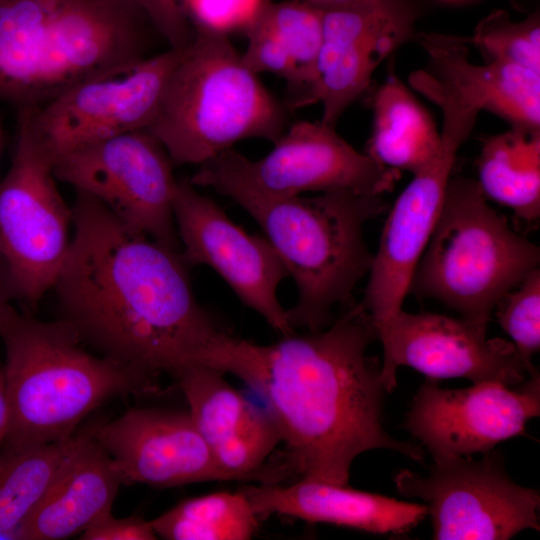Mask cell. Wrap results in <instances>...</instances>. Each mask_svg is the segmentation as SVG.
<instances>
[{
  "label": "cell",
  "mask_w": 540,
  "mask_h": 540,
  "mask_svg": "<svg viewBox=\"0 0 540 540\" xmlns=\"http://www.w3.org/2000/svg\"><path fill=\"white\" fill-rule=\"evenodd\" d=\"M441 112L437 155L413 175L382 229L361 302L374 321L385 320L402 309L414 269L440 217L457 153L478 117L476 112L458 106Z\"/></svg>",
  "instance_id": "4fadbf2b"
},
{
  "label": "cell",
  "mask_w": 540,
  "mask_h": 540,
  "mask_svg": "<svg viewBox=\"0 0 540 540\" xmlns=\"http://www.w3.org/2000/svg\"><path fill=\"white\" fill-rule=\"evenodd\" d=\"M321 14L315 81L293 109L321 103L320 122L335 128L378 66L416 36V11L408 0H365Z\"/></svg>",
  "instance_id": "e0dca14e"
},
{
  "label": "cell",
  "mask_w": 540,
  "mask_h": 540,
  "mask_svg": "<svg viewBox=\"0 0 540 540\" xmlns=\"http://www.w3.org/2000/svg\"><path fill=\"white\" fill-rule=\"evenodd\" d=\"M55 180L51 161L17 114L12 163L0 180V254L19 301L30 308L52 290L72 239V207Z\"/></svg>",
  "instance_id": "ba28073f"
},
{
  "label": "cell",
  "mask_w": 540,
  "mask_h": 540,
  "mask_svg": "<svg viewBox=\"0 0 540 540\" xmlns=\"http://www.w3.org/2000/svg\"><path fill=\"white\" fill-rule=\"evenodd\" d=\"M241 490L259 517L285 515L375 534L407 533L428 516L424 504L305 478L285 486L264 483Z\"/></svg>",
  "instance_id": "44dd1931"
},
{
  "label": "cell",
  "mask_w": 540,
  "mask_h": 540,
  "mask_svg": "<svg viewBox=\"0 0 540 540\" xmlns=\"http://www.w3.org/2000/svg\"><path fill=\"white\" fill-rule=\"evenodd\" d=\"M2 147H3V129H2V124L0 120V157H1Z\"/></svg>",
  "instance_id": "d590c367"
},
{
  "label": "cell",
  "mask_w": 540,
  "mask_h": 540,
  "mask_svg": "<svg viewBox=\"0 0 540 540\" xmlns=\"http://www.w3.org/2000/svg\"><path fill=\"white\" fill-rule=\"evenodd\" d=\"M224 374L211 366L193 364L174 375L188 413L217 465L230 481H270L286 474L283 468L262 470L282 442L275 420L267 409L257 407L231 386Z\"/></svg>",
  "instance_id": "d6986e66"
},
{
  "label": "cell",
  "mask_w": 540,
  "mask_h": 540,
  "mask_svg": "<svg viewBox=\"0 0 540 540\" xmlns=\"http://www.w3.org/2000/svg\"><path fill=\"white\" fill-rule=\"evenodd\" d=\"M330 325L258 345L234 336L226 372L257 390L267 403L301 478L348 485L353 461L389 449L422 462L420 445L398 441L383 428L387 393L377 357L373 319L351 300Z\"/></svg>",
  "instance_id": "7a4b0ae2"
},
{
  "label": "cell",
  "mask_w": 540,
  "mask_h": 540,
  "mask_svg": "<svg viewBox=\"0 0 540 540\" xmlns=\"http://www.w3.org/2000/svg\"><path fill=\"white\" fill-rule=\"evenodd\" d=\"M87 429L112 457L123 484L168 488L230 481L188 411L134 408Z\"/></svg>",
  "instance_id": "ac0fdd59"
},
{
  "label": "cell",
  "mask_w": 540,
  "mask_h": 540,
  "mask_svg": "<svg viewBox=\"0 0 540 540\" xmlns=\"http://www.w3.org/2000/svg\"><path fill=\"white\" fill-rule=\"evenodd\" d=\"M142 11L152 27L170 45L184 48L193 39L184 0H123Z\"/></svg>",
  "instance_id": "4dcf8cb0"
},
{
  "label": "cell",
  "mask_w": 540,
  "mask_h": 540,
  "mask_svg": "<svg viewBox=\"0 0 540 540\" xmlns=\"http://www.w3.org/2000/svg\"><path fill=\"white\" fill-rule=\"evenodd\" d=\"M248 45L241 59L255 74L274 73L289 83L296 95L301 88L299 70L285 47L267 28L254 20L246 24Z\"/></svg>",
  "instance_id": "f546056e"
},
{
  "label": "cell",
  "mask_w": 540,
  "mask_h": 540,
  "mask_svg": "<svg viewBox=\"0 0 540 540\" xmlns=\"http://www.w3.org/2000/svg\"><path fill=\"white\" fill-rule=\"evenodd\" d=\"M476 183L487 200L528 223L540 217V131L511 127L489 136L477 160Z\"/></svg>",
  "instance_id": "cb8c5ba5"
},
{
  "label": "cell",
  "mask_w": 540,
  "mask_h": 540,
  "mask_svg": "<svg viewBox=\"0 0 540 540\" xmlns=\"http://www.w3.org/2000/svg\"><path fill=\"white\" fill-rule=\"evenodd\" d=\"M19 301V291L13 273L0 254V324L2 318L13 301ZM0 368H2L0 364Z\"/></svg>",
  "instance_id": "d6a6232c"
},
{
  "label": "cell",
  "mask_w": 540,
  "mask_h": 540,
  "mask_svg": "<svg viewBox=\"0 0 540 540\" xmlns=\"http://www.w3.org/2000/svg\"><path fill=\"white\" fill-rule=\"evenodd\" d=\"M311 6L324 11L330 9L343 8L351 5L358 4L365 0H304Z\"/></svg>",
  "instance_id": "e575fe53"
},
{
  "label": "cell",
  "mask_w": 540,
  "mask_h": 540,
  "mask_svg": "<svg viewBox=\"0 0 540 540\" xmlns=\"http://www.w3.org/2000/svg\"><path fill=\"white\" fill-rule=\"evenodd\" d=\"M383 349L381 378L387 393L397 386L399 366L427 378H465L472 383L501 382L515 386L537 369L528 365L512 342L488 338L487 326L442 314L408 313L374 321Z\"/></svg>",
  "instance_id": "5bb4252c"
},
{
  "label": "cell",
  "mask_w": 540,
  "mask_h": 540,
  "mask_svg": "<svg viewBox=\"0 0 540 540\" xmlns=\"http://www.w3.org/2000/svg\"><path fill=\"white\" fill-rule=\"evenodd\" d=\"M173 165L164 146L141 129L71 151L52 171L56 180L93 196L135 232L181 252Z\"/></svg>",
  "instance_id": "30bf717a"
},
{
  "label": "cell",
  "mask_w": 540,
  "mask_h": 540,
  "mask_svg": "<svg viewBox=\"0 0 540 540\" xmlns=\"http://www.w3.org/2000/svg\"><path fill=\"white\" fill-rule=\"evenodd\" d=\"M539 264L540 248L488 204L476 180L451 176L409 293L488 325L499 300Z\"/></svg>",
  "instance_id": "52a82bcc"
},
{
  "label": "cell",
  "mask_w": 540,
  "mask_h": 540,
  "mask_svg": "<svg viewBox=\"0 0 540 540\" xmlns=\"http://www.w3.org/2000/svg\"><path fill=\"white\" fill-rule=\"evenodd\" d=\"M83 540H154L157 535L150 520L139 515L115 518L112 512L99 518L81 533Z\"/></svg>",
  "instance_id": "1f68e13d"
},
{
  "label": "cell",
  "mask_w": 540,
  "mask_h": 540,
  "mask_svg": "<svg viewBox=\"0 0 540 540\" xmlns=\"http://www.w3.org/2000/svg\"><path fill=\"white\" fill-rule=\"evenodd\" d=\"M193 32L145 130L177 165H201L244 139L275 143L284 133L285 109L224 30L196 23Z\"/></svg>",
  "instance_id": "8992f818"
},
{
  "label": "cell",
  "mask_w": 540,
  "mask_h": 540,
  "mask_svg": "<svg viewBox=\"0 0 540 540\" xmlns=\"http://www.w3.org/2000/svg\"><path fill=\"white\" fill-rule=\"evenodd\" d=\"M393 480L399 494L424 501L433 539L508 540L526 529L540 530L539 490L509 477L500 450L479 460H434L426 476L403 469Z\"/></svg>",
  "instance_id": "9c48e42d"
},
{
  "label": "cell",
  "mask_w": 540,
  "mask_h": 540,
  "mask_svg": "<svg viewBox=\"0 0 540 540\" xmlns=\"http://www.w3.org/2000/svg\"><path fill=\"white\" fill-rule=\"evenodd\" d=\"M8 411L5 397L4 376L2 368H0V450L7 431Z\"/></svg>",
  "instance_id": "836d02e7"
},
{
  "label": "cell",
  "mask_w": 540,
  "mask_h": 540,
  "mask_svg": "<svg viewBox=\"0 0 540 540\" xmlns=\"http://www.w3.org/2000/svg\"><path fill=\"white\" fill-rule=\"evenodd\" d=\"M80 432L44 444L0 450V532L19 527L44 498Z\"/></svg>",
  "instance_id": "d4e9b609"
},
{
  "label": "cell",
  "mask_w": 540,
  "mask_h": 540,
  "mask_svg": "<svg viewBox=\"0 0 540 540\" xmlns=\"http://www.w3.org/2000/svg\"><path fill=\"white\" fill-rule=\"evenodd\" d=\"M189 181L231 198L260 225L298 290L296 304L286 310L294 330L330 325L334 308L352 300L356 285L372 267L374 254L363 230L387 210L383 195L335 190L312 197H273L203 166Z\"/></svg>",
  "instance_id": "277c9868"
},
{
  "label": "cell",
  "mask_w": 540,
  "mask_h": 540,
  "mask_svg": "<svg viewBox=\"0 0 540 540\" xmlns=\"http://www.w3.org/2000/svg\"><path fill=\"white\" fill-rule=\"evenodd\" d=\"M258 518L240 489L185 499L150 521L157 537L168 540H248Z\"/></svg>",
  "instance_id": "484cf974"
},
{
  "label": "cell",
  "mask_w": 540,
  "mask_h": 540,
  "mask_svg": "<svg viewBox=\"0 0 540 540\" xmlns=\"http://www.w3.org/2000/svg\"><path fill=\"white\" fill-rule=\"evenodd\" d=\"M540 415V375L510 388L501 382L440 388L427 378L416 392L405 428L433 460L485 454L507 439L526 435L527 422Z\"/></svg>",
  "instance_id": "2e32d148"
},
{
  "label": "cell",
  "mask_w": 540,
  "mask_h": 540,
  "mask_svg": "<svg viewBox=\"0 0 540 540\" xmlns=\"http://www.w3.org/2000/svg\"><path fill=\"white\" fill-rule=\"evenodd\" d=\"M149 27L123 0H0V100L40 108L130 66L148 57Z\"/></svg>",
  "instance_id": "3957f363"
},
{
  "label": "cell",
  "mask_w": 540,
  "mask_h": 540,
  "mask_svg": "<svg viewBox=\"0 0 540 540\" xmlns=\"http://www.w3.org/2000/svg\"><path fill=\"white\" fill-rule=\"evenodd\" d=\"M0 340L8 411L2 448L66 440L107 400L159 392L158 377L92 354L61 318L42 321L12 305Z\"/></svg>",
  "instance_id": "5b68a950"
},
{
  "label": "cell",
  "mask_w": 540,
  "mask_h": 540,
  "mask_svg": "<svg viewBox=\"0 0 540 540\" xmlns=\"http://www.w3.org/2000/svg\"><path fill=\"white\" fill-rule=\"evenodd\" d=\"M250 20L273 33L298 67L301 88L289 103L293 108L315 81L322 40L321 10L304 0L264 1Z\"/></svg>",
  "instance_id": "4316f807"
},
{
  "label": "cell",
  "mask_w": 540,
  "mask_h": 540,
  "mask_svg": "<svg viewBox=\"0 0 540 540\" xmlns=\"http://www.w3.org/2000/svg\"><path fill=\"white\" fill-rule=\"evenodd\" d=\"M75 191L72 239L52 288L60 318L100 355L156 377L209 366L225 331L197 302L181 252Z\"/></svg>",
  "instance_id": "6da1fadb"
},
{
  "label": "cell",
  "mask_w": 540,
  "mask_h": 540,
  "mask_svg": "<svg viewBox=\"0 0 540 540\" xmlns=\"http://www.w3.org/2000/svg\"><path fill=\"white\" fill-rule=\"evenodd\" d=\"M416 36L428 62L410 75L414 90L429 100L453 97L501 117L511 127L540 131V74L501 61L472 62L466 37Z\"/></svg>",
  "instance_id": "ffe728a7"
},
{
  "label": "cell",
  "mask_w": 540,
  "mask_h": 540,
  "mask_svg": "<svg viewBox=\"0 0 540 540\" xmlns=\"http://www.w3.org/2000/svg\"><path fill=\"white\" fill-rule=\"evenodd\" d=\"M173 212L188 265L211 267L275 331L282 336L295 332L277 297L279 284L289 274L266 237L248 234L189 180H177Z\"/></svg>",
  "instance_id": "9a60e30c"
},
{
  "label": "cell",
  "mask_w": 540,
  "mask_h": 540,
  "mask_svg": "<svg viewBox=\"0 0 540 540\" xmlns=\"http://www.w3.org/2000/svg\"><path fill=\"white\" fill-rule=\"evenodd\" d=\"M121 484L112 457L86 428L44 498L21 524L23 539L59 540L82 533L111 512Z\"/></svg>",
  "instance_id": "7402d4cb"
},
{
  "label": "cell",
  "mask_w": 540,
  "mask_h": 540,
  "mask_svg": "<svg viewBox=\"0 0 540 540\" xmlns=\"http://www.w3.org/2000/svg\"><path fill=\"white\" fill-rule=\"evenodd\" d=\"M184 49L169 48L121 70L82 81L44 106L19 109L17 114L25 119L53 166L58 158L81 147L146 129Z\"/></svg>",
  "instance_id": "8fae6325"
},
{
  "label": "cell",
  "mask_w": 540,
  "mask_h": 540,
  "mask_svg": "<svg viewBox=\"0 0 540 540\" xmlns=\"http://www.w3.org/2000/svg\"><path fill=\"white\" fill-rule=\"evenodd\" d=\"M273 144L256 161L229 148L201 165L273 197L335 190L383 195L401 176L357 151L334 127L321 122H295Z\"/></svg>",
  "instance_id": "7c38bea8"
},
{
  "label": "cell",
  "mask_w": 540,
  "mask_h": 540,
  "mask_svg": "<svg viewBox=\"0 0 540 540\" xmlns=\"http://www.w3.org/2000/svg\"><path fill=\"white\" fill-rule=\"evenodd\" d=\"M471 45L486 58L514 64L540 74V21L537 14L513 21L505 11H496L475 28Z\"/></svg>",
  "instance_id": "83f0119b"
},
{
  "label": "cell",
  "mask_w": 540,
  "mask_h": 540,
  "mask_svg": "<svg viewBox=\"0 0 540 540\" xmlns=\"http://www.w3.org/2000/svg\"><path fill=\"white\" fill-rule=\"evenodd\" d=\"M497 322L528 364L540 349V270L528 274L496 304Z\"/></svg>",
  "instance_id": "f1b7e54d"
},
{
  "label": "cell",
  "mask_w": 540,
  "mask_h": 540,
  "mask_svg": "<svg viewBox=\"0 0 540 540\" xmlns=\"http://www.w3.org/2000/svg\"><path fill=\"white\" fill-rule=\"evenodd\" d=\"M440 131L428 110L394 74L373 99V126L366 154L388 169L413 175L437 155Z\"/></svg>",
  "instance_id": "603a6c76"
}]
</instances>
